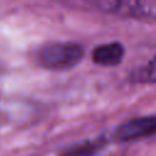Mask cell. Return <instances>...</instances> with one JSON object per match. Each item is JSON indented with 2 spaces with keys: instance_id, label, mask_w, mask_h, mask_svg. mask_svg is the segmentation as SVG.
Here are the masks:
<instances>
[{
  "instance_id": "obj_1",
  "label": "cell",
  "mask_w": 156,
  "mask_h": 156,
  "mask_svg": "<svg viewBox=\"0 0 156 156\" xmlns=\"http://www.w3.org/2000/svg\"><path fill=\"white\" fill-rule=\"evenodd\" d=\"M88 7L118 17L156 23V0H82Z\"/></svg>"
},
{
  "instance_id": "obj_2",
  "label": "cell",
  "mask_w": 156,
  "mask_h": 156,
  "mask_svg": "<svg viewBox=\"0 0 156 156\" xmlns=\"http://www.w3.org/2000/svg\"><path fill=\"white\" fill-rule=\"evenodd\" d=\"M84 57V48L74 41H54L40 46L37 51L39 66L49 71H68Z\"/></svg>"
},
{
  "instance_id": "obj_3",
  "label": "cell",
  "mask_w": 156,
  "mask_h": 156,
  "mask_svg": "<svg viewBox=\"0 0 156 156\" xmlns=\"http://www.w3.org/2000/svg\"><path fill=\"white\" fill-rule=\"evenodd\" d=\"M156 134V115L139 116L122 123L115 132V139L121 143L134 141Z\"/></svg>"
},
{
  "instance_id": "obj_4",
  "label": "cell",
  "mask_w": 156,
  "mask_h": 156,
  "mask_svg": "<svg viewBox=\"0 0 156 156\" xmlns=\"http://www.w3.org/2000/svg\"><path fill=\"white\" fill-rule=\"evenodd\" d=\"M124 46L118 41L98 45L91 51V60L95 65L104 67L118 66L124 58Z\"/></svg>"
},
{
  "instance_id": "obj_5",
  "label": "cell",
  "mask_w": 156,
  "mask_h": 156,
  "mask_svg": "<svg viewBox=\"0 0 156 156\" xmlns=\"http://www.w3.org/2000/svg\"><path fill=\"white\" fill-rule=\"evenodd\" d=\"M107 144V140L104 136L95 139L84 140L67 147L61 152L60 156H95L98 155Z\"/></svg>"
},
{
  "instance_id": "obj_6",
  "label": "cell",
  "mask_w": 156,
  "mask_h": 156,
  "mask_svg": "<svg viewBox=\"0 0 156 156\" xmlns=\"http://www.w3.org/2000/svg\"><path fill=\"white\" fill-rule=\"evenodd\" d=\"M129 78L136 84H156V55L146 63L133 69Z\"/></svg>"
}]
</instances>
